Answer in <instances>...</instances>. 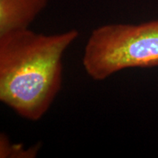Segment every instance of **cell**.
I'll list each match as a JSON object with an SVG mask.
<instances>
[{"label":"cell","instance_id":"3957f363","mask_svg":"<svg viewBox=\"0 0 158 158\" xmlns=\"http://www.w3.org/2000/svg\"><path fill=\"white\" fill-rule=\"evenodd\" d=\"M48 0H0V36L28 29Z\"/></svg>","mask_w":158,"mask_h":158},{"label":"cell","instance_id":"7a4b0ae2","mask_svg":"<svg viewBox=\"0 0 158 158\" xmlns=\"http://www.w3.org/2000/svg\"><path fill=\"white\" fill-rule=\"evenodd\" d=\"M82 64L86 74L97 81L124 69L158 66V20L94 29L84 48Z\"/></svg>","mask_w":158,"mask_h":158},{"label":"cell","instance_id":"6da1fadb","mask_svg":"<svg viewBox=\"0 0 158 158\" xmlns=\"http://www.w3.org/2000/svg\"><path fill=\"white\" fill-rule=\"evenodd\" d=\"M78 35L28 29L0 36L1 102L29 121L42 118L61 91L63 56Z\"/></svg>","mask_w":158,"mask_h":158},{"label":"cell","instance_id":"277c9868","mask_svg":"<svg viewBox=\"0 0 158 158\" xmlns=\"http://www.w3.org/2000/svg\"><path fill=\"white\" fill-rule=\"evenodd\" d=\"M40 145L36 144L25 149L21 143H13L5 133L0 135V157L34 158L37 155Z\"/></svg>","mask_w":158,"mask_h":158}]
</instances>
